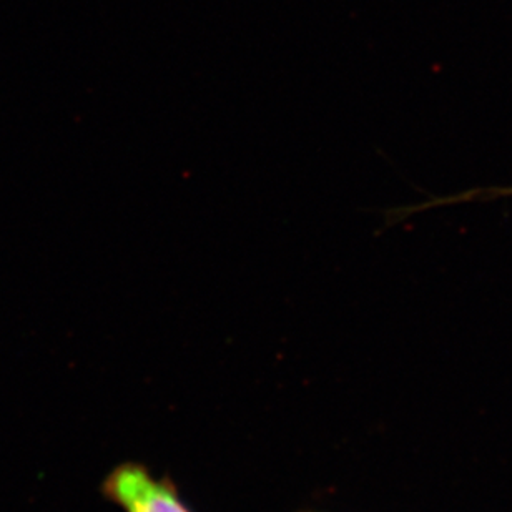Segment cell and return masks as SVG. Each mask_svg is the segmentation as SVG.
Wrapping results in <instances>:
<instances>
[{
	"mask_svg": "<svg viewBox=\"0 0 512 512\" xmlns=\"http://www.w3.org/2000/svg\"><path fill=\"white\" fill-rule=\"evenodd\" d=\"M308 512H313V511H308Z\"/></svg>",
	"mask_w": 512,
	"mask_h": 512,
	"instance_id": "obj_3",
	"label": "cell"
},
{
	"mask_svg": "<svg viewBox=\"0 0 512 512\" xmlns=\"http://www.w3.org/2000/svg\"><path fill=\"white\" fill-rule=\"evenodd\" d=\"M104 494L124 512H193L172 479L142 463H124L105 479Z\"/></svg>",
	"mask_w": 512,
	"mask_h": 512,
	"instance_id": "obj_1",
	"label": "cell"
},
{
	"mask_svg": "<svg viewBox=\"0 0 512 512\" xmlns=\"http://www.w3.org/2000/svg\"><path fill=\"white\" fill-rule=\"evenodd\" d=\"M503 197H512V187H491L479 190V198L483 202H491V200H498V198Z\"/></svg>",
	"mask_w": 512,
	"mask_h": 512,
	"instance_id": "obj_2",
	"label": "cell"
}]
</instances>
